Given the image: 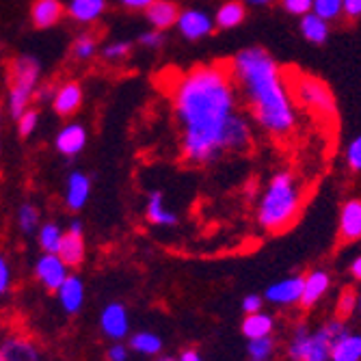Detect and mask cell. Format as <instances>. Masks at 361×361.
<instances>
[{"mask_svg":"<svg viewBox=\"0 0 361 361\" xmlns=\"http://www.w3.org/2000/svg\"><path fill=\"white\" fill-rule=\"evenodd\" d=\"M262 303H264V299H262L259 294H247V297L243 299V312L245 314L262 312Z\"/></svg>","mask_w":361,"mask_h":361,"instance_id":"obj_41","label":"cell"},{"mask_svg":"<svg viewBox=\"0 0 361 361\" xmlns=\"http://www.w3.org/2000/svg\"><path fill=\"white\" fill-rule=\"evenodd\" d=\"M243 336L247 340H257V338H267L273 334L275 329V320L273 316L264 314V312H255V314H247V318L243 320Z\"/></svg>","mask_w":361,"mask_h":361,"instance_id":"obj_23","label":"cell"},{"mask_svg":"<svg viewBox=\"0 0 361 361\" xmlns=\"http://www.w3.org/2000/svg\"><path fill=\"white\" fill-rule=\"evenodd\" d=\"M106 11V0H70L68 13L80 24H91Z\"/></svg>","mask_w":361,"mask_h":361,"instance_id":"obj_22","label":"cell"},{"mask_svg":"<svg viewBox=\"0 0 361 361\" xmlns=\"http://www.w3.org/2000/svg\"><path fill=\"white\" fill-rule=\"evenodd\" d=\"M331 361H361V336H342L331 348Z\"/></svg>","mask_w":361,"mask_h":361,"instance_id":"obj_25","label":"cell"},{"mask_svg":"<svg viewBox=\"0 0 361 361\" xmlns=\"http://www.w3.org/2000/svg\"><path fill=\"white\" fill-rule=\"evenodd\" d=\"M273 350H275V342H273L271 336L257 338V340H249V346H247V353H249L251 361H269Z\"/></svg>","mask_w":361,"mask_h":361,"instance_id":"obj_31","label":"cell"},{"mask_svg":"<svg viewBox=\"0 0 361 361\" xmlns=\"http://www.w3.org/2000/svg\"><path fill=\"white\" fill-rule=\"evenodd\" d=\"M119 3L126 7V9H133V11H141V9H147L154 0H119Z\"/></svg>","mask_w":361,"mask_h":361,"instance_id":"obj_42","label":"cell"},{"mask_svg":"<svg viewBox=\"0 0 361 361\" xmlns=\"http://www.w3.org/2000/svg\"><path fill=\"white\" fill-rule=\"evenodd\" d=\"M100 331L111 342H123L130 336V316L123 303H109L100 314Z\"/></svg>","mask_w":361,"mask_h":361,"instance_id":"obj_8","label":"cell"},{"mask_svg":"<svg viewBox=\"0 0 361 361\" xmlns=\"http://www.w3.org/2000/svg\"><path fill=\"white\" fill-rule=\"evenodd\" d=\"M56 299L63 307L65 314H78L85 305V283L78 275H68L59 290H56Z\"/></svg>","mask_w":361,"mask_h":361,"instance_id":"obj_12","label":"cell"},{"mask_svg":"<svg viewBox=\"0 0 361 361\" xmlns=\"http://www.w3.org/2000/svg\"><path fill=\"white\" fill-rule=\"evenodd\" d=\"M292 97L316 115H322V117L336 115V100H334L331 89L316 78H307V76L299 78L297 87L292 91Z\"/></svg>","mask_w":361,"mask_h":361,"instance_id":"obj_6","label":"cell"},{"mask_svg":"<svg viewBox=\"0 0 361 361\" xmlns=\"http://www.w3.org/2000/svg\"><path fill=\"white\" fill-rule=\"evenodd\" d=\"M141 46L143 48H147V50H156V48H160L162 46V42H165V37H162V32L160 30H147V32H143L141 35Z\"/></svg>","mask_w":361,"mask_h":361,"instance_id":"obj_39","label":"cell"},{"mask_svg":"<svg viewBox=\"0 0 361 361\" xmlns=\"http://www.w3.org/2000/svg\"><path fill=\"white\" fill-rule=\"evenodd\" d=\"M63 11L61 0H35L30 7V22L37 28H52L63 18Z\"/></svg>","mask_w":361,"mask_h":361,"instance_id":"obj_17","label":"cell"},{"mask_svg":"<svg viewBox=\"0 0 361 361\" xmlns=\"http://www.w3.org/2000/svg\"><path fill=\"white\" fill-rule=\"evenodd\" d=\"M91 197V180L82 171H72L65 184V206L72 212H78L87 206Z\"/></svg>","mask_w":361,"mask_h":361,"instance_id":"obj_15","label":"cell"},{"mask_svg":"<svg viewBox=\"0 0 361 361\" xmlns=\"http://www.w3.org/2000/svg\"><path fill=\"white\" fill-rule=\"evenodd\" d=\"M247 5H253V7H264V5H271L273 0H245Z\"/></svg>","mask_w":361,"mask_h":361,"instance_id":"obj_47","label":"cell"},{"mask_svg":"<svg viewBox=\"0 0 361 361\" xmlns=\"http://www.w3.org/2000/svg\"><path fill=\"white\" fill-rule=\"evenodd\" d=\"M331 286V279H329V273L324 271H312L310 275L303 277V294H301V305L303 307H314L322 297L324 292L329 290Z\"/></svg>","mask_w":361,"mask_h":361,"instance_id":"obj_18","label":"cell"},{"mask_svg":"<svg viewBox=\"0 0 361 361\" xmlns=\"http://www.w3.org/2000/svg\"><path fill=\"white\" fill-rule=\"evenodd\" d=\"M357 305H359V312H361V297H359V301H357Z\"/></svg>","mask_w":361,"mask_h":361,"instance_id":"obj_50","label":"cell"},{"mask_svg":"<svg viewBox=\"0 0 361 361\" xmlns=\"http://www.w3.org/2000/svg\"><path fill=\"white\" fill-rule=\"evenodd\" d=\"M232 76L255 123L271 137H288L297 126V106L277 61L259 46L245 48L232 61Z\"/></svg>","mask_w":361,"mask_h":361,"instance_id":"obj_2","label":"cell"},{"mask_svg":"<svg viewBox=\"0 0 361 361\" xmlns=\"http://www.w3.org/2000/svg\"><path fill=\"white\" fill-rule=\"evenodd\" d=\"M245 3H240V0H227V3H223L216 13H214V24L219 28H236L238 24H243L245 20Z\"/></svg>","mask_w":361,"mask_h":361,"instance_id":"obj_24","label":"cell"},{"mask_svg":"<svg viewBox=\"0 0 361 361\" xmlns=\"http://www.w3.org/2000/svg\"><path fill=\"white\" fill-rule=\"evenodd\" d=\"M39 210L37 206H32V204H22L20 210H18V227H20V232L30 236V234H35L37 229H39Z\"/></svg>","mask_w":361,"mask_h":361,"instance_id":"obj_29","label":"cell"},{"mask_svg":"<svg viewBox=\"0 0 361 361\" xmlns=\"http://www.w3.org/2000/svg\"><path fill=\"white\" fill-rule=\"evenodd\" d=\"M346 162L353 171H361V135L355 137L346 147Z\"/></svg>","mask_w":361,"mask_h":361,"instance_id":"obj_36","label":"cell"},{"mask_svg":"<svg viewBox=\"0 0 361 361\" xmlns=\"http://www.w3.org/2000/svg\"><path fill=\"white\" fill-rule=\"evenodd\" d=\"M158 361H178V359H173V357H160Z\"/></svg>","mask_w":361,"mask_h":361,"instance_id":"obj_48","label":"cell"},{"mask_svg":"<svg viewBox=\"0 0 361 361\" xmlns=\"http://www.w3.org/2000/svg\"><path fill=\"white\" fill-rule=\"evenodd\" d=\"M130 52H133V44L130 42H111V44H106L104 48H102V56L106 59V61H121V59H126Z\"/></svg>","mask_w":361,"mask_h":361,"instance_id":"obj_34","label":"cell"},{"mask_svg":"<svg viewBox=\"0 0 361 361\" xmlns=\"http://www.w3.org/2000/svg\"><path fill=\"white\" fill-rule=\"evenodd\" d=\"M82 87L78 82H65L61 85L56 91H54V97H52V109L56 115L61 117H70L74 115L80 106H82Z\"/></svg>","mask_w":361,"mask_h":361,"instance_id":"obj_14","label":"cell"},{"mask_svg":"<svg viewBox=\"0 0 361 361\" xmlns=\"http://www.w3.org/2000/svg\"><path fill=\"white\" fill-rule=\"evenodd\" d=\"M301 32H303V37L312 44H324L326 39H329V22L310 11L301 18Z\"/></svg>","mask_w":361,"mask_h":361,"instance_id":"obj_26","label":"cell"},{"mask_svg":"<svg viewBox=\"0 0 361 361\" xmlns=\"http://www.w3.org/2000/svg\"><path fill=\"white\" fill-rule=\"evenodd\" d=\"M18 133L26 139V137H30L32 133L37 130V123H39V113L35 111V109H26L18 119Z\"/></svg>","mask_w":361,"mask_h":361,"instance_id":"obj_33","label":"cell"},{"mask_svg":"<svg viewBox=\"0 0 361 361\" xmlns=\"http://www.w3.org/2000/svg\"><path fill=\"white\" fill-rule=\"evenodd\" d=\"M147 22L156 28V30H165L169 26H173L180 18V9L171 0H154V3L145 9Z\"/></svg>","mask_w":361,"mask_h":361,"instance_id":"obj_20","label":"cell"},{"mask_svg":"<svg viewBox=\"0 0 361 361\" xmlns=\"http://www.w3.org/2000/svg\"><path fill=\"white\" fill-rule=\"evenodd\" d=\"M109 361H128V346L123 342H113L106 350Z\"/></svg>","mask_w":361,"mask_h":361,"instance_id":"obj_40","label":"cell"},{"mask_svg":"<svg viewBox=\"0 0 361 361\" xmlns=\"http://www.w3.org/2000/svg\"><path fill=\"white\" fill-rule=\"evenodd\" d=\"M350 275H353L355 279L361 281V255L353 259V264H350Z\"/></svg>","mask_w":361,"mask_h":361,"instance_id":"obj_46","label":"cell"},{"mask_svg":"<svg viewBox=\"0 0 361 361\" xmlns=\"http://www.w3.org/2000/svg\"><path fill=\"white\" fill-rule=\"evenodd\" d=\"M39 70H42L39 61L30 54H22L13 61L11 85H9V95H7L9 115L13 119H18L28 109L32 95H35L39 87Z\"/></svg>","mask_w":361,"mask_h":361,"instance_id":"obj_5","label":"cell"},{"mask_svg":"<svg viewBox=\"0 0 361 361\" xmlns=\"http://www.w3.org/2000/svg\"><path fill=\"white\" fill-rule=\"evenodd\" d=\"M173 111L182 130V154L195 165H208L251 143V126L238 113L232 70L219 63L197 65L176 82Z\"/></svg>","mask_w":361,"mask_h":361,"instance_id":"obj_1","label":"cell"},{"mask_svg":"<svg viewBox=\"0 0 361 361\" xmlns=\"http://www.w3.org/2000/svg\"><path fill=\"white\" fill-rule=\"evenodd\" d=\"M0 149H3V135H0Z\"/></svg>","mask_w":361,"mask_h":361,"instance_id":"obj_49","label":"cell"},{"mask_svg":"<svg viewBox=\"0 0 361 361\" xmlns=\"http://www.w3.org/2000/svg\"><path fill=\"white\" fill-rule=\"evenodd\" d=\"M63 229L59 223H44L39 225L37 229V240H39V247L44 253H56L59 247H61V240H63Z\"/></svg>","mask_w":361,"mask_h":361,"instance_id":"obj_28","label":"cell"},{"mask_svg":"<svg viewBox=\"0 0 361 361\" xmlns=\"http://www.w3.org/2000/svg\"><path fill=\"white\" fill-rule=\"evenodd\" d=\"M72 52H74V56H76V59H80V61L91 59V56L97 52V42H95V37H93V35H89V32H85V35H80V37L74 42Z\"/></svg>","mask_w":361,"mask_h":361,"instance_id":"obj_32","label":"cell"},{"mask_svg":"<svg viewBox=\"0 0 361 361\" xmlns=\"http://www.w3.org/2000/svg\"><path fill=\"white\" fill-rule=\"evenodd\" d=\"M301 208V188L292 173L279 171L269 182L264 195L259 200L257 221L269 232H281L297 219Z\"/></svg>","mask_w":361,"mask_h":361,"instance_id":"obj_3","label":"cell"},{"mask_svg":"<svg viewBox=\"0 0 361 361\" xmlns=\"http://www.w3.org/2000/svg\"><path fill=\"white\" fill-rule=\"evenodd\" d=\"M342 243H357L361 238V200H348L340 212Z\"/></svg>","mask_w":361,"mask_h":361,"instance_id":"obj_16","label":"cell"},{"mask_svg":"<svg viewBox=\"0 0 361 361\" xmlns=\"http://www.w3.org/2000/svg\"><path fill=\"white\" fill-rule=\"evenodd\" d=\"M344 13L348 18H359L361 16V0H344Z\"/></svg>","mask_w":361,"mask_h":361,"instance_id":"obj_44","label":"cell"},{"mask_svg":"<svg viewBox=\"0 0 361 361\" xmlns=\"http://www.w3.org/2000/svg\"><path fill=\"white\" fill-rule=\"evenodd\" d=\"M56 253L61 255V259L70 269H76V267L82 264L87 247H85V229H82L80 221H72L70 223L68 232L63 234V240H61V247H59Z\"/></svg>","mask_w":361,"mask_h":361,"instance_id":"obj_9","label":"cell"},{"mask_svg":"<svg viewBox=\"0 0 361 361\" xmlns=\"http://www.w3.org/2000/svg\"><path fill=\"white\" fill-rule=\"evenodd\" d=\"M178 361H204V357L197 353V350H192V348H188V350H184L180 357H178Z\"/></svg>","mask_w":361,"mask_h":361,"instance_id":"obj_45","label":"cell"},{"mask_svg":"<svg viewBox=\"0 0 361 361\" xmlns=\"http://www.w3.org/2000/svg\"><path fill=\"white\" fill-rule=\"evenodd\" d=\"M145 212H147L149 223H154L158 227H173V225H178V214L167 208L165 195H162L160 190H156V192L149 195Z\"/></svg>","mask_w":361,"mask_h":361,"instance_id":"obj_21","label":"cell"},{"mask_svg":"<svg viewBox=\"0 0 361 361\" xmlns=\"http://www.w3.org/2000/svg\"><path fill=\"white\" fill-rule=\"evenodd\" d=\"M301 294H303V277L294 275L273 283L267 290V301L273 305H294L301 301Z\"/></svg>","mask_w":361,"mask_h":361,"instance_id":"obj_13","label":"cell"},{"mask_svg":"<svg viewBox=\"0 0 361 361\" xmlns=\"http://www.w3.org/2000/svg\"><path fill=\"white\" fill-rule=\"evenodd\" d=\"M312 13L331 22L344 13V0H312Z\"/></svg>","mask_w":361,"mask_h":361,"instance_id":"obj_30","label":"cell"},{"mask_svg":"<svg viewBox=\"0 0 361 361\" xmlns=\"http://www.w3.org/2000/svg\"><path fill=\"white\" fill-rule=\"evenodd\" d=\"M281 3L290 16H297V18H303L305 13L312 11V0H281Z\"/></svg>","mask_w":361,"mask_h":361,"instance_id":"obj_37","label":"cell"},{"mask_svg":"<svg viewBox=\"0 0 361 361\" xmlns=\"http://www.w3.org/2000/svg\"><path fill=\"white\" fill-rule=\"evenodd\" d=\"M176 26L182 32V37H186L190 42H197V39L208 37L212 32L214 18L208 16L202 9H186V11H180V18L176 22Z\"/></svg>","mask_w":361,"mask_h":361,"instance_id":"obj_10","label":"cell"},{"mask_svg":"<svg viewBox=\"0 0 361 361\" xmlns=\"http://www.w3.org/2000/svg\"><path fill=\"white\" fill-rule=\"evenodd\" d=\"M0 361H44L39 348L22 338H11L0 346Z\"/></svg>","mask_w":361,"mask_h":361,"instance_id":"obj_19","label":"cell"},{"mask_svg":"<svg viewBox=\"0 0 361 361\" xmlns=\"http://www.w3.org/2000/svg\"><path fill=\"white\" fill-rule=\"evenodd\" d=\"M70 267L61 259L59 253H42L35 262V279L50 292H56L59 286L68 279Z\"/></svg>","mask_w":361,"mask_h":361,"instance_id":"obj_7","label":"cell"},{"mask_svg":"<svg viewBox=\"0 0 361 361\" xmlns=\"http://www.w3.org/2000/svg\"><path fill=\"white\" fill-rule=\"evenodd\" d=\"M128 348L139 355H145V357H154L162 350V338L152 331H139V334L130 336Z\"/></svg>","mask_w":361,"mask_h":361,"instance_id":"obj_27","label":"cell"},{"mask_svg":"<svg viewBox=\"0 0 361 361\" xmlns=\"http://www.w3.org/2000/svg\"><path fill=\"white\" fill-rule=\"evenodd\" d=\"M348 329L342 320H331L318 331L310 334L305 324H299L290 340L288 355L292 361H329L334 344L346 336Z\"/></svg>","mask_w":361,"mask_h":361,"instance_id":"obj_4","label":"cell"},{"mask_svg":"<svg viewBox=\"0 0 361 361\" xmlns=\"http://www.w3.org/2000/svg\"><path fill=\"white\" fill-rule=\"evenodd\" d=\"M52 97H54V89L50 85L37 87V91H35V100L37 102H52Z\"/></svg>","mask_w":361,"mask_h":361,"instance_id":"obj_43","label":"cell"},{"mask_svg":"<svg viewBox=\"0 0 361 361\" xmlns=\"http://www.w3.org/2000/svg\"><path fill=\"white\" fill-rule=\"evenodd\" d=\"M11 267H9V262H7V257L0 253V297L3 294H7L9 292V288H11Z\"/></svg>","mask_w":361,"mask_h":361,"instance_id":"obj_38","label":"cell"},{"mask_svg":"<svg viewBox=\"0 0 361 361\" xmlns=\"http://www.w3.org/2000/svg\"><path fill=\"white\" fill-rule=\"evenodd\" d=\"M355 307H357V294H355L353 288H346V290L342 292V297H340V303H338V314H340V318H348V316L355 312Z\"/></svg>","mask_w":361,"mask_h":361,"instance_id":"obj_35","label":"cell"},{"mask_svg":"<svg viewBox=\"0 0 361 361\" xmlns=\"http://www.w3.org/2000/svg\"><path fill=\"white\" fill-rule=\"evenodd\" d=\"M54 147L63 156H78L87 147V130L80 123H68L63 126L56 137H54Z\"/></svg>","mask_w":361,"mask_h":361,"instance_id":"obj_11","label":"cell"}]
</instances>
